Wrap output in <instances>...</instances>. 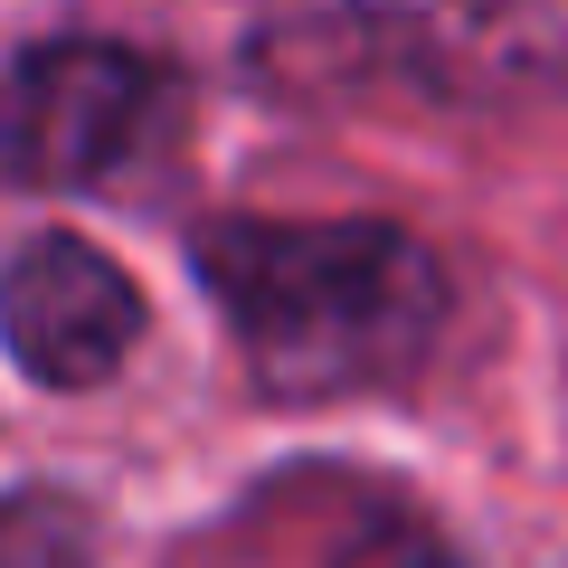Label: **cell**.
Wrapping results in <instances>:
<instances>
[{
	"mask_svg": "<svg viewBox=\"0 0 568 568\" xmlns=\"http://www.w3.org/2000/svg\"><path fill=\"white\" fill-rule=\"evenodd\" d=\"M200 275L275 398L407 379L446 332V265L388 219H209Z\"/></svg>",
	"mask_w": 568,
	"mask_h": 568,
	"instance_id": "cell-1",
	"label": "cell"
},
{
	"mask_svg": "<svg viewBox=\"0 0 568 568\" xmlns=\"http://www.w3.org/2000/svg\"><path fill=\"white\" fill-rule=\"evenodd\" d=\"M265 67L436 114L568 104V0H275Z\"/></svg>",
	"mask_w": 568,
	"mask_h": 568,
	"instance_id": "cell-2",
	"label": "cell"
},
{
	"mask_svg": "<svg viewBox=\"0 0 568 568\" xmlns=\"http://www.w3.org/2000/svg\"><path fill=\"white\" fill-rule=\"evenodd\" d=\"M162 114V67L123 39H39L0 67V181L85 190Z\"/></svg>",
	"mask_w": 568,
	"mask_h": 568,
	"instance_id": "cell-3",
	"label": "cell"
},
{
	"mask_svg": "<svg viewBox=\"0 0 568 568\" xmlns=\"http://www.w3.org/2000/svg\"><path fill=\"white\" fill-rule=\"evenodd\" d=\"M142 342V294L104 246L29 237L0 265V351L39 388H104Z\"/></svg>",
	"mask_w": 568,
	"mask_h": 568,
	"instance_id": "cell-4",
	"label": "cell"
},
{
	"mask_svg": "<svg viewBox=\"0 0 568 568\" xmlns=\"http://www.w3.org/2000/svg\"><path fill=\"white\" fill-rule=\"evenodd\" d=\"M0 568H95V530L67 493H0Z\"/></svg>",
	"mask_w": 568,
	"mask_h": 568,
	"instance_id": "cell-5",
	"label": "cell"
},
{
	"mask_svg": "<svg viewBox=\"0 0 568 568\" xmlns=\"http://www.w3.org/2000/svg\"><path fill=\"white\" fill-rule=\"evenodd\" d=\"M342 568H465L436 530H417V521H369L361 540L342 549Z\"/></svg>",
	"mask_w": 568,
	"mask_h": 568,
	"instance_id": "cell-6",
	"label": "cell"
}]
</instances>
